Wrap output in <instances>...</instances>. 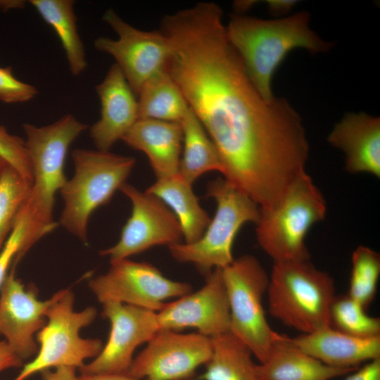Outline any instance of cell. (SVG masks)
I'll list each match as a JSON object with an SVG mask.
<instances>
[{
	"label": "cell",
	"mask_w": 380,
	"mask_h": 380,
	"mask_svg": "<svg viewBox=\"0 0 380 380\" xmlns=\"http://www.w3.org/2000/svg\"><path fill=\"white\" fill-rule=\"evenodd\" d=\"M327 141L342 151L350 173L380 177V118L364 112L348 113L336 123Z\"/></svg>",
	"instance_id": "18"
},
{
	"label": "cell",
	"mask_w": 380,
	"mask_h": 380,
	"mask_svg": "<svg viewBox=\"0 0 380 380\" xmlns=\"http://www.w3.org/2000/svg\"><path fill=\"white\" fill-rule=\"evenodd\" d=\"M213 351L199 380H260L251 350L232 333L211 338Z\"/></svg>",
	"instance_id": "24"
},
{
	"label": "cell",
	"mask_w": 380,
	"mask_h": 380,
	"mask_svg": "<svg viewBox=\"0 0 380 380\" xmlns=\"http://www.w3.org/2000/svg\"><path fill=\"white\" fill-rule=\"evenodd\" d=\"M205 277L200 289L165 303L156 312L160 329H196L210 338L229 332L230 310L222 269L216 268Z\"/></svg>",
	"instance_id": "15"
},
{
	"label": "cell",
	"mask_w": 380,
	"mask_h": 380,
	"mask_svg": "<svg viewBox=\"0 0 380 380\" xmlns=\"http://www.w3.org/2000/svg\"><path fill=\"white\" fill-rule=\"evenodd\" d=\"M76 369L72 367H58L53 370H44L41 374L42 380H79Z\"/></svg>",
	"instance_id": "34"
},
{
	"label": "cell",
	"mask_w": 380,
	"mask_h": 380,
	"mask_svg": "<svg viewBox=\"0 0 380 380\" xmlns=\"http://www.w3.org/2000/svg\"><path fill=\"white\" fill-rule=\"evenodd\" d=\"M301 350L324 364L337 368L357 369L380 358V336L360 338L327 326L291 338Z\"/></svg>",
	"instance_id": "19"
},
{
	"label": "cell",
	"mask_w": 380,
	"mask_h": 380,
	"mask_svg": "<svg viewBox=\"0 0 380 380\" xmlns=\"http://www.w3.org/2000/svg\"><path fill=\"white\" fill-rule=\"evenodd\" d=\"M74 301L69 289L56 293L46 314V322L36 336L37 353L13 380H26L37 372L58 367L79 369L87 360L99 354L103 346L100 339L80 336V331L94 321L97 310L91 306L75 311Z\"/></svg>",
	"instance_id": "8"
},
{
	"label": "cell",
	"mask_w": 380,
	"mask_h": 380,
	"mask_svg": "<svg viewBox=\"0 0 380 380\" xmlns=\"http://www.w3.org/2000/svg\"><path fill=\"white\" fill-rule=\"evenodd\" d=\"M212 351L211 338L200 333L160 329L133 359L127 374L138 380H191Z\"/></svg>",
	"instance_id": "12"
},
{
	"label": "cell",
	"mask_w": 380,
	"mask_h": 380,
	"mask_svg": "<svg viewBox=\"0 0 380 380\" xmlns=\"http://www.w3.org/2000/svg\"><path fill=\"white\" fill-rule=\"evenodd\" d=\"M309 22L310 14L306 11L273 20L230 15L225 27L227 37L265 101L274 99L272 78L291 51L301 48L318 53L332 46V43L323 40L310 28Z\"/></svg>",
	"instance_id": "2"
},
{
	"label": "cell",
	"mask_w": 380,
	"mask_h": 380,
	"mask_svg": "<svg viewBox=\"0 0 380 380\" xmlns=\"http://www.w3.org/2000/svg\"><path fill=\"white\" fill-rule=\"evenodd\" d=\"M222 271L230 310L229 332L261 363L278 336L269 324L262 305L269 275L251 255L234 259Z\"/></svg>",
	"instance_id": "9"
},
{
	"label": "cell",
	"mask_w": 380,
	"mask_h": 380,
	"mask_svg": "<svg viewBox=\"0 0 380 380\" xmlns=\"http://www.w3.org/2000/svg\"><path fill=\"white\" fill-rule=\"evenodd\" d=\"M179 123L184 146L179 175L192 185L206 172L218 171L222 174L223 167L218 152L189 106Z\"/></svg>",
	"instance_id": "23"
},
{
	"label": "cell",
	"mask_w": 380,
	"mask_h": 380,
	"mask_svg": "<svg viewBox=\"0 0 380 380\" xmlns=\"http://www.w3.org/2000/svg\"><path fill=\"white\" fill-rule=\"evenodd\" d=\"M191 186L178 174L157 179L146 190L160 199L175 214L186 243L197 241L211 220L200 205Z\"/></svg>",
	"instance_id": "22"
},
{
	"label": "cell",
	"mask_w": 380,
	"mask_h": 380,
	"mask_svg": "<svg viewBox=\"0 0 380 380\" xmlns=\"http://www.w3.org/2000/svg\"><path fill=\"white\" fill-rule=\"evenodd\" d=\"M267 296L270 314L288 327L308 334L330 326L334 281L310 260L274 262Z\"/></svg>",
	"instance_id": "4"
},
{
	"label": "cell",
	"mask_w": 380,
	"mask_h": 380,
	"mask_svg": "<svg viewBox=\"0 0 380 380\" xmlns=\"http://www.w3.org/2000/svg\"><path fill=\"white\" fill-rule=\"evenodd\" d=\"M79 380H138L127 373L101 375H82L78 376Z\"/></svg>",
	"instance_id": "37"
},
{
	"label": "cell",
	"mask_w": 380,
	"mask_h": 380,
	"mask_svg": "<svg viewBox=\"0 0 380 380\" xmlns=\"http://www.w3.org/2000/svg\"><path fill=\"white\" fill-rule=\"evenodd\" d=\"M327 204L312 178L303 172L287 189L278 204L260 209L257 241L274 262L309 260L305 237L310 229L324 219Z\"/></svg>",
	"instance_id": "6"
},
{
	"label": "cell",
	"mask_w": 380,
	"mask_h": 380,
	"mask_svg": "<svg viewBox=\"0 0 380 380\" xmlns=\"http://www.w3.org/2000/svg\"><path fill=\"white\" fill-rule=\"evenodd\" d=\"M72 158L74 175L60 191L64 205L58 224L87 244L91 215L126 183L136 159L84 148L74 150Z\"/></svg>",
	"instance_id": "5"
},
{
	"label": "cell",
	"mask_w": 380,
	"mask_h": 380,
	"mask_svg": "<svg viewBox=\"0 0 380 380\" xmlns=\"http://www.w3.org/2000/svg\"><path fill=\"white\" fill-rule=\"evenodd\" d=\"M56 293L46 300L37 297L34 286L25 288L12 266L0 289V334L21 360L37 354L35 338L46 322V312Z\"/></svg>",
	"instance_id": "16"
},
{
	"label": "cell",
	"mask_w": 380,
	"mask_h": 380,
	"mask_svg": "<svg viewBox=\"0 0 380 380\" xmlns=\"http://www.w3.org/2000/svg\"><path fill=\"white\" fill-rule=\"evenodd\" d=\"M102 307L110 325L108 338L99 354L79 368L82 375L127 373L136 348L160 330L156 312L118 302Z\"/></svg>",
	"instance_id": "14"
},
{
	"label": "cell",
	"mask_w": 380,
	"mask_h": 380,
	"mask_svg": "<svg viewBox=\"0 0 380 380\" xmlns=\"http://www.w3.org/2000/svg\"><path fill=\"white\" fill-rule=\"evenodd\" d=\"M138 95V120L179 123L189 109L181 90L166 70L146 81Z\"/></svg>",
	"instance_id": "26"
},
{
	"label": "cell",
	"mask_w": 380,
	"mask_h": 380,
	"mask_svg": "<svg viewBox=\"0 0 380 380\" xmlns=\"http://www.w3.org/2000/svg\"><path fill=\"white\" fill-rule=\"evenodd\" d=\"M207 196L215 201L217 208L202 236L192 243L168 247L175 260L194 265L205 276L233 262L232 246L238 232L246 223L256 224L260 217L258 205L224 178L208 184Z\"/></svg>",
	"instance_id": "7"
},
{
	"label": "cell",
	"mask_w": 380,
	"mask_h": 380,
	"mask_svg": "<svg viewBox=\"0 0 380 380\" xmlns=\"http://www.w3.org/2000/svg\"><path fill=\"white\" fill-rule=\"evenodd\" d=\"M87 128V125L71 114L46 126L23 125L32 182L22 206L27 217V229L20 258L58 226L53 220V211L56 194L67 181L64 173L67 153L71 144Z\"/></svg>",
	"instance_id": "3"
},
{
	"label": "cell",
	"mask_w": 380,
	"mask_h": 380,
	"mask_svg": "<svg viewBox=\"0 0 380 380\" xmlns=\"http://www.w3.org/2000/svg\"><path fill=\"white\" fill-rule=\"evenodd\" d=\"M355 369L327 365L279 334L265 360L257 364L260 380H332Z\"/></svg>",
	"instance_id": "21"
},
{
	"label": "cell",
	"mask_w": 380,
	"mask_h": 380,
	"mask_svg": "<svg viewBox=\"0 0 380 380\" xmlns=\"http://www.w3.org/2000/svg\"><path fill=\"white\" fill-rule=\"evenodd\" d=\"M38 91L35 87L17 80L11 67H0V101L24 103L32 99Z\"/></svg>",
	"instance_id": "32"
},
{
	"label": "cell",
	"mask_w": 380,
	"mask_h": 380,
	"mask_svg": "<svg viewBox=\"0 0 380 380\" xmlns=\"http://www.w3.org/2000/svg\"><path fill=\"white\" fill-rule=\"evenodd\" d=\"M0 156L32 184V167L25 141L8 133L3 125H0Z\"/></svg>",
	"instance_id": "30"
},
{
	"label": "cell",
	"mask_w": 380,
	"mask_h": 380,
	"mask_svg": "<svg viewBox=\"0 0 380 380\" xmlns=\"http://www.w3.org/2000/svg\"><path fill=\"white\" fill-rule=\"evenodd\" d=\"M43 20L56 32L63 46L70 72L80 75L87 63L77 27L72 0H31Z\"/></svg>",
	"instance_id": "25"
},
{
	"label": "cell",
	"mask_w": 380,
	"mask_h": 380,
	"mask_svg": "<svg viewBox=\"0 0 380 380\" xmlns=\"http://www.w3.org/2000/svg\"><path fill=\"white\" fill-rule=\"evenodd\" d=\"M23 364L21 360L11 350L6 341H0V372L12 367H20Z\"/></svg>",
	"instance_id": "35"
},
{
	"label": "cell",
	"mask_w": 380,
	"mask_h": 380,
	"mask_svg": "<svg viewBox=\"0 0 380 380\" xmlns=\"http://www.w3.org/2000/svg\"><path fill=\"white\" fill-rule=\"evenodd\" d=\"M6 165V162L0 156V174Z\"/></svg>",
	"instance_id": "40"
},
{
	"label": "cell",
	"mask_w": 380,
	"mask_h": 380,
	"mask_svg": "<svg viewBox=\"0 0 380 380\" xmlns=\"http://www.w3.org/2000/svg\"><path fill=\"white\" fill-rule=\"evenodd\" d=\"M27 229V217L21 208L12 231L0 251V289L10 267H15L20 260Z\"/></svg>",
	"instance_id": "31"
},
{
	"label": "cell",
	"mask_w": 380,
	"mask_h": 380,
	"mask_svg": "<svg viewBox=\"0 0 380 380\" xmlns=\"http://www.w3.org/2000/svg\"><path fill=\"white\" fill-rule=\"evenodd\" d=\"M343 380H380V358L365 363L349 373Z\"/></svg>",
	"instance_id": "33"
},
{
	"label": "cell",
	"mask_w": 380,
	"mask_h": 380,
	"mask_svg": "<svg viewBox=\"0 0 380 380\" xmlns=\"http://www.w3.org/2000/svg\"><path fill=\"white\" fill-rule=\"evenodd\" d=\"M132 203V213L118 241L99 252L110 262L129 258L153 247L182 243L180 224L172 210L158 197L125 183L120 189Z\"/></svg>",
	"instance_id": "13"
},
{
	"label": "cell",
	"mask_w": 380,
	"mask_h": 380,
	"mask_svg": "<svg viewBox=\"0 0 380 380\" xmlns=\"http://www.w3.org/2000/svg\"><path fill=\"white\" fill-rule=\"evenodd\" d=\"M330 326L360 338L380 336V319L367 314L366 308L349 296L335 297L330 310Z\"/></svg>",
	"instance_id": "28"
},
{
	"label": "cell",
	"mask_w": 380,
	"mask_h": 380,
	"mask_svg": "<svg viewBox=\"0 0 380 380\" xmlns=\"http://www.w3.org/2000/svg\"><path fill=\"white\" fill-rule=\"evenodd\" d=\"M213 2L165 15V70L214 144L223 176L260 209L274 207L305 172L309 144L288 101H265L230 44Z\"/></svg>",
	"instance_id": "1"
},
{
	"label": "cell",
	"mask_w": 380,
	"mask_h": 380,
	"mask_svg": "<svg viewBox=\"0 0 380 380\" xmlns=\"http://www.w3.org/2000/svg\"><path fill=\"white\" fill-rule=\"evenodd\" d=\"M30 187L31 184L8 165L0 174V251L12 231Z\"/></svg>",
	"instance_id": "29"
},
{
	"label": "cell",
	"mask_w": 380,
	"mask_h": 380,
	"mask_svg": "<svg viewBox=\"0 0 380 380\" xmlns=\"http://www.w3.org/2000/svg\"><path fill=\"white\" fill-rule=\"evenodd\" d=\"M121 140L146 155L157 179L179 174L182 144L180 123L140 119Z\"/></svg>",
	"instance_id": "20"
},
{
	"label": "cell",
	"mask_w": 380,
	"mask_h": 380,
	"mask_svg": "<svg viewBox=\"0 0 380 380\" xmlns=\"http://www.w3.org/2000/svg\"><path fill=\"white\" fill-rule=\"evenodd\" d=\"M110 262L106 273L94 277L88 284L101 304L118 302L158 312L167 300L192 291L190 284L166 277L150 263L129 258Z\"/></svg>",
	"instance_id": "10"
},
{
	"label": "cell",
	"mask_w": 380,
	"mask_h": 380,
	"mask_svg": "<svg viewBox=\"0 0 380 380\" xmlns=\"http://www.w3.org/2000/svg\"><path fill=\"white\" fill-rule=\"evenodd\" d=\"M255 1H236L234 4V9L237 11H243L248 10L251 6H252Z\"/></svg>",
	"instance_id": "39"
},
{
	"label": "cell",
	"mask_w": 380,
	"mask_h": 380,
	"mask_svg": "<svg viewBox=\"0 0 380 380\" xmlns=\"http://www.w3.org/2000/svg\"><path fill=\"white\" fill-rule=\"evenodd\" d=\"M351 263L347 295L367 309L376 294L380 255L369 247L360 246L353 252Z\"/></svg>",
	"instance_id": "27"
},
{
	"label": "cell",
	"mask_w": 380,
	"mask_h": 380,
	"mask_svg": "<svg viewBox=\"0 0 380 380\" xmlns=\"http://www.w3.org/2000/svg\"><path fill=\"white\" fill-rule=\"evenodd\" d=\"M24 1H0V10L8 11L9 9L19 8L23 7Z\"/></svg>",
	"instance_id": "38"
},
{
	"label": "cell",
	"mask_w": 380,
	"mask_h": 380,
	"mask_svg": "<svg viewBox=\"0 0 380 380\" xmlns=\"http://www.w3.org/2000/svg\"><path fill=\"white\" fill-rule=\"evenodd\" d=\"M103 20L118 39L98 37L95 48L115 59L134 93L138 94L146 81L165 70L170 52L168 40L160 30L137 29L111 8L104 13Z\"/></svg>",
	"instance_id": "11"
},
{
	"label": "cell",
	"mask_w": 380,
	"mask_h": 380,
	"mask_svg": "<svg viewBox=\"0 0 380 380\" xmlns=\"http://www.w3.org/2000/svg\"><path fill=\"white\" fill-rule=\"evenodd\" d=\"M96 91L101 101V117L91 127L90 137L96 149L110 151L138 120V101L116 63Z\"/></svg>",
	"instance_id": "17"
},
{
	"label": "cell",
	"mask_w": 380,
	"mask_h": 380,
	"mask_svg": "<svg viewBox=\"0 0 380 380\" xmlns=\"http://www.w3.org/2000/svg\"><path fill=\"white\" fill-rule=\"evenodd\" d=\"M266 2L269 12L274 15L280 16L288 13L298 1L292 0H269Z\"/></svg>",
	"instance_id": "36"
}]
</instances>
